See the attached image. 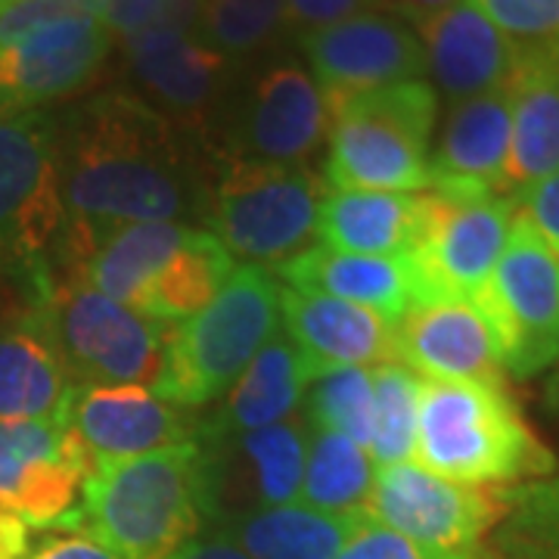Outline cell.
<instances>
[{"mask_svg":"<svg viewBox=\"0 0 559 559\" xmlns=\"http://www.w3.org/2000/svg\"><path fill=\"white\" fill-rule=\"evenodd\" d=\"M60 183L75 267L119 227L183 215L193 193L175 128L128 94H103L72 119L60 138Z\"/></svg>","mask_w":559,"mask_h":559,"instance_id":"6da1fadb","label":"cell"},{"mask_svg":"<svg viewBox=\"0 0 559 559\" xmlns=\"http://www.w3.org/2000/svg\"><path fill=\"white\" fill-rule=\"evenodd\" d=\"M202 525V454L197 441L143 457L91 466L72 528L119 559H168Z\"/></svg>","mask_w":559,"mask_h":559,"instance_id":"7a4b0ae2","label":"cell"},{"mask_svg":"<svg viewBox=\"0 0 559 559\" xmlns=\"http://www.w3.org/2000/svg\"><path fill=\"white\" fill-rule=\"evenodd\" d=\"M414 460L476 488L550 476L557 466L503 385L481 382L423 380Z\"/></svg>","mask_w":559,"mask_h":559,"instance_id":"3957f363","label":"cell"},{"mask_svg":"<svg viewBox=\"0 0 559 559\" xmlns=\"http://www.w3.org/2000/svg\"><path fill=\"white\" fill-rule=\"evenodd\" d=\"M234 267V255L215 234L146 221L106 234L72 271L140 318L175 326L215 299Z\"/></svg>","mask_w":559,"mask_h":559,"instance_id":"277c9868","label":"cell"},{"mask_svg":"<svg viewBox=\"0 0 559 559\" xmlns=\"http://www.w3.org/2000/svg\"><path fill=\"white\" fill-rule=\"evenodd\" d=\"M32 308L72 385L156 389L171 330L168 323L140 318L138 311L103 296L79 271L53 277L44 264L32 274Z\"/></svg>","mask_w":559,"mask_h":559,"instance_id":"5b68a950","label":"cell"},{"mask_svg":"<svg viewBox=\"0 0 559 559\" xmlns=\"http://www.w3.org/2000/svg\"><path fill=\"white\" fill-rule=\"evenodd\" d=\"M436 112L439 97L426 81H401L330 103V187L370 193L429 190Z\"/></svg>","mask_w":559,"mask_h":559,"instance_id":"8992f818","label":"cell"},{"mask_svg":"<svg viewBox=\"0 0 559 559\" xmlns=\"http://www.w3.org/2000/svg\"><path fill=\"white\" fill-rule=\"evenodd\" d=\"M280 283L267 267L237 264L218 296L168 330L156 392L178 407L224 395L249 360L277 336Z\"/></svg>","mask_w":559,"mask_h":559,"instance_id":"52a82bcc","label":"cell"},{"mask_svg":"<svg viewBox=\"0 0 559 559\" xmlns=\"http://www.w3.org/2000/svg\"><path fill=\"white\" fill-rule=\"evenodd\" d=\"M323 197L318 175L301 165L237 159L215 187L209 224L230 255L280 267L318 237Z\"/></svg>","mask_w":559,"mask_h":559,"instance_id":"ba28073f","label":"cell"},{"mask_svg":"<svg viewBox=\"0 0 559 559\" xmlns=\"http://www.w3.org/2000/svg\"><path fill=\"white\" fill-rule=\"evenodd\" d=\"M503 373L532 380L559 358V259L513 215L507 246L479 293Z\"/></svg>","mask_w":559,"mask_h":559,"instance_id":"9c48e42d","label":"cell"},{"mask_svg":"<svg viewBox=\"0 0 559 559\" xmlns=\"http://www.w3.org/2000/svg\"><path fill=\"white\" fill-rule=\"evenodd\" d=\"M62 230L60 131L35 109L0 116V271L35 274Z\"/></svg>","mask_w":559,"mask_h":559,"instance_id":"30bf717a","label":"cell"},{"mask_svg":"<svg viewBox=\"0 0 559 559\" xmlns=\"http://www.w3.org/2000/svg\"><path fill=\"white\" fill-rule=\"evenodd\" d=\"M516 202L500 193H426V221L407 255L417 301H476L507 246Z\"/></svg>","mask_w":559,"mask_h":559,"instance_id":"8fae6325","label":"cell"},{"mask_svg":"<svg viewBox=\"0 0 559 559\" xmlns=\"http://www.w3.org/2000/svg\"><path fill=\"white\" fill-rule=\"evenodd\" d=\"M364 513L426 547L473 554L503 520L507 495L460 485L429 473L417 460H407L377 469Z\"/></svg>","mask_w":559,"mask_h":559,"instance_id":"7c38bea8","label":"cell"},{"mask_svg":"<svg viewBox=\"0 0 559 559\" xmlns=\"http://www.w3.org/2000/svg\"><path fill=\"white\" fill-rule=\"evenodd\" d=\"M308 426L289 417L237 436H215L218 448L202 451V520L218 525L255 510L299 503Z\"/></svg>","mask_w":559,"mask_h":559,"instance_id":"4fadbf2b","label":"cell"},{"mask_svg":"<svg viewBox=\"0 0 559 559\" xmlns=\"http://www.w3.org/2000/svg\"><path fill=\"white\" fill-rule=\"evenodd\" d=\"M91 460L62 423H0V510L32 528H72Z\"/></svg>","mask_w":559,"mask_h":559,"instance_id":"5bb4252c","label":"cell"},{"mask_svg":"<svg viewBox=\"0 0 559 559\" xmlns=\"http://www.w3.org/2000/svg\"><path fill=\"white\" fill-rule=\"evenodd\" d=\"M60 423L91 466L193 441V423L183 417V407L146 385H75Z\"/></svg>","mask_w":559,"mask_h":559,"instance_id":"9a60e30c","label":"cell"},{"mask_svg":"<svg viewBox=\"0 0 559 559\" xmlns=\"http://www.w3.org/2000/svg\"><path fill=\"white\" fill-rule=\"evenodd\" d=\"M326 103L426 75L417 32L392 13H360L301 38Z\"/></svg>","mask_w":559,"mask_h":559,"instance_id":"2e32d148","label":"cell"},{"mask_svg":"<svg viewBox=\"0 0 559 559\" xmlns=\"http://www.w3.org/2000/svg\"><path fill=\"white\" fill-rule=\"evenodd\" d=\"M112 50L100 16H69L0 47V109H28L81 91Z\"/></svg>","mask_w":559,"mask_h":559,"instance_id":"e0dca14e","label":"cell"},{"mask_svg":"<svg viewBox=\"0 0 559 559\" xmlns=\"http://www.w3.org/2000/svg\"><path fill=\"white\" fill-rule=\"evenodd\" d=\"M395 360L419 380L503 385L498 342L476 301H414L395 323Z\"/></svg>","mask_w":559,"mask_h":559,"instance_id":"ac0fdd59","label":"cell"},{"mask_svg":"<svg viewBox=\"0 0 559 559\" xmlns=\"http://www.w3.org/2000/svg\"><path fill=\"white\" fill-rule=\"evenodd\" d=\"M280 311L308 382L342 367H380L395 360V323L377 311L293 286H280Z\"/></svg>","mask_w":559,"mask_h":559,"instance_id":"d6986e66","label":"cell"},{"mask_svg":"<svg viewBox=\"0 0 559 559\" xmlns=\"http://www.w3.org/2000/svg\"><path fill=\"white\" fill-rule=\"evenodd\" d=\"M513 138L510 84L451 106L432 156V187L439 193H500L507 197V156Z\"/></svg>","mask_w":559,"mask_h":559,"instance_id":"ffe728a7","label":"cell"},{"mask_svg":"<svg viewBox=\"0 0 559 559\" xmlns=\"http://www.w3.org/2000/svg\"><path fill=\"white\" fill-rule=\"evenodd\" d=\"M426 69L451 103L469 100L510 84L516 47L500 35L473 0H460L429 20L417 22Z\"/></svg>","mask_w":559,"mask_h":559,"instance_id":"44dd1931","label":"cell"},{"mask_svg":"<svg viewBox=\"0 0 559 559\" xmlns=\"http://www.w3.org/2000/svg\"><path fill=\"white\" fill-rule=\"evenodd\" d=\"M330 103L311 72L277 62L252 87L246 106V143L259 162L301 165L330 134Z\"/></svg>","mask_w":559,"mask_h":559,"instance_id":"7402d4cb","label":"cell"},{"mask_svg":"<svg viewBox=\"0 0 559 559\" xmlns=\"http://www.w3.org/2000/svg\"><path fill=\"white\" fill-rule=\"evenodd\" d=\"M124 57L134 79L165 109L180 116L205 112L230 75V57L212 50L190 28H150L131 35L124 38Z\"/></svg>","mask_w":559,"mask_h":559,"instance_id":"603a6c76","label":"cell"},{"mask_svg":"<svg viewBox=\"0 0 559 559\" xmlns=\"http://www.w3.org/2000/svg\"><path fill=\"white\" fill-rule=\"evenodd\" d=\"M280 277L293 289L358 305L392 323H399L401 314L417 301V280L407 255L385 259L314 246L280 264Z\"/></svg>","mask_w":559,"mask_h":559,"instance_id":"cb8c5ba5","label":"cell"},{"mask_svg":"<svg viewBox=\"0 0 559 559\" xmlns=\"http://www.w3.org/2000/svg\"><path fill=\"white\" fill-rule=\"evenodd\" d=\"M72 389L35 308L0 323V423H60Z\"/></svg>","mask_w":559,"mask_h":559,"instance_id":"d4e9b609","label":"cell"},{"mask_svg":"<svg viewBox=\"0 0 559 559\" xmlns=\"http://www.w3.org/2000/svg\"><path fill=\"white\" fill-rule=\"evenodd\" d=\"M426 221V193L333 190L320 202V246L404 259L414 252Z\"/></svg>","mask_w":559,"mask_h":559,"instance_id":"484cf974","label":"cell"},{"mask_svg":"<svg viewBox=\"0 0 559 559\" xmlns=\"http://www.w3.org/2000/svg\"><path fill=\"white\" fill-rule=\"evenodd\" d=\"M513 138L507 190H525L559 171V47L520 53L513 79Z\"/></svg>","mask_w":559,"mask_h":559,"instance_id":"4316f807","label":"cell"},{"mask_svg":"<svg viewBox=\"0 0 559 559\" xmlns=\"http://www.w3.org/2000/svg\"><path fill=\"white\" fill-rule=\"evenodd\" d=\"M364 513H320L305 503L255 510L218 525V538L230 540L249 559H336L355 535Z\"/></svg>","mask_w":559,"mask_h":559,"instance_id":"83f0119b","label":"cell"},{"mask_svg":"<svg viewBox=\"0 0 559 559\" xmlns=\"http://www.w3.org/2000/svg\"><path fill=\"white\" fill-rule=\"evenodd\" d=\"M305 385H308V377H305L296 345L274 336L230 385L209 432L237 436V432H255V429H267L283 419L296 417Z\"/></svg>","mask_w":559,"mask_h":559,"instance_id":"f1b7e54d","label":"cell"},{"mask_svg":"<svg viewBox=\"0 0 559 559\" xmlns=\"http://www.w3.org/2000/svg\"><path fill=\"white\" fill-rule=\"evenodd\" d=\"M377 466L358 441L340 432H308L299 503L320 513H364Z\"/></svg>","mask_w":559,"mask_h":559,"instance_id":"f546056e","label":"cell"},{"mask_svg":"<svg viewBox=\"0 0 559 559\" xmlns=\"http://www.w3.org/2000/svg\"><path fill=\"white\" fill-rule=\"evenodd\" d=\"M373 377V436L367 454L373 466H395L414 460L419 417V380L399 360L370 367Z\"/></svg>","mask_w":559,"mask_h":559,"instance_id":"4dcf8cb0","label":"cell"},{"mask_svg":"<svg viewBox=\"0 0 559 559\" xmlns=\"http://www.w3.org/2000/svg\"><path fill=\"white\" fill-rule=\"evenodd\" d=\"M308 419L314 429L340 432L345 439L358 441L360 448H370L373 436V377L370 367H342L320 373L308 382Z\"/></svg>","mask_w":559,"mask_h":559,"instance_id":"1f68e13d","label":"cell"},{"mask_svg":"<svg viewBox=\"0 0 559 559\" xmlns=\"http://www.w3.org/2000/svg\"><path fill=\"white\" fill-rule=\"evenodd\" d=\"M286 28L283 0H200L197 38L224 57H246Z\"/></svg>","mask_w":559,"mask_h":559,"instance_id":"d6a6232c","label":"cell"},{"mask_svg":"<svg viewBox=\"0 0 559 559\" xmlns=\"http://www.w3.org/2000/svg\"><path fill=\"white\" fill-rule=\"evenodd\" d=\"M500 544L510 559H559V476L507 495Z\"/></svg>","mask_w":559,"mask_h":559,"instance_id":"836d02e7","label":"cell"},{"mask_svg":"<svg viewBox=\"0 0 559 559\" xmlns=\"http://www.w3.org/2000/svg\"><path fill=\"white\" fill-rule=\"evenodd\" d=\"M516 53L559 47V0H473Z\"/></svg>","mask_w":559,"mask_h":559,"instance_id":"e575fe53","label":"cell"},{"mask_svg":"<svg viewBox=\"0 0 559 559\" xmlns=\"http://www.w3.org/2000/svg\"><path fill=\"white\" fill-rule=\"evenodd\" d=\"M200 0H103V22L112 38H131L150 28H197Z\"/></svg>","mask_w":559,"mask_h":559,"instance_id":"d590c367","label":"cell"},{"mask_svg":"<svg viewBox=\"0 0 559 559\" xmlns=\"http://www.w3.org/2000/svg\"><path fill=\"white\" fill-rule=\"evenodd\" d=\"M336 559H479L473 554H454V550H436L417 540L404 538L399 532L373 522L367 513L355 528V535L345 540Z\"/></svg>","mask_w":559,"mask_h":559,"instance_id":"8d00e7d4","label":"cell"},{"mask_svg":"<svg viewBox=\"0 0 559 559\" xmlns=\"http://www.w3.org/2000/svg\"><path fill=\"white\" fill-rule=\"evenodd\" d=\"M69 16H100L103 0H16L0 7V47Z\"/></svg>","mask_w":559,"mask_h":559,"instance_id":"74e56055","label":"cell"},{"mask_svg":"<svg viewBox=\"0 0 559 559\" xmlns=\"http://www.w3.org/2000/svg\"><path fill=\"white\" fill-rule=\"evenodd\" d=\"M516 197H520L516 215L535 230V237L559 259V171L540 178L532 187H525Z\"/></svg>","mask_w":559,"mask_h":559,"instance_id":"f35d334b","label":"cell"},{"mask_svg":"<svg viewBox=\"0 0 559 559\" xmlns=\"http://www.w3.org/2000/svg\"><path fill=\"white\" fill-rule=\"evenodd\" d=\"M283 7H286V28L296 32L299 38L360 13L382 10L380 0H283Z\"/></svg>","mask_w":559,"mask_h":559,"instance_id":"ab89813d","label":"cell"},{"mask_svg":"<svg viewBox=\"0 0 559 559\" xmlns=\"http://www.w3.org/2000/svg\"><path fill=\"white\" fill-rule=\"evenodd\" d=\"M47 532L50 535H40L25 559H119L81 528H47Z\"/></svg>","mask_w":559,"mask_h":559,"instance_id":"60d3db41","label":"cell"},{"mask_svg":"<svg viewBox=\"0 0 559 559\" xmlns=\"http://www.w3.org/2000/svg\"><path fill=\"white\" fill-rule=\"evenodd\" d=\"M168 559H249L242 550H237L230 540L218 538V535H212V538H193L190 544H183L175 557Z\"/></svg>","mask_w":559,"mask_h":559,"instance_id":"b9f144b4","label":"cell"},{"mask_svg":"<svg viewBox=\"0 0 559 559\" xmlns=\"http://www.w3.org/2000/svg\"><path fill=\"white\" fill-rule=\"evenodd\" d=\"M460 0H380L382 10H389L392 16L399 20H411V22H423L429 16H436L441 10L454 7Z\"/></svg>","mask_w":559,"mask_h":559,"instance_id":"7bdbcfd3","label":"cell"},{"mask_svg":"<svg viewBox=\"0 0 559 559\" xmlns=\"http://www.w3.org/2000/svg\"><path fill=\"white\" fill-rule=\"evenodd\" d=\"M547 404H550V411H557L559 414V358L557 367H554V373H550V380H547Z\"/></svg>","mask_w":559,"mask_h":559,"instance_id":"ee69618b","label":"cell"},{"mask_svg":"<svg viewBox=\"0 0 559 559\" xmlns=\"http://www.w3.org/2000/svg\"><path fill=\"white\" fill-rule=\"evenodd\" d=\"M7 3H16V0H0V7H7Z\"/></svg>","mask_w":559,"mask_h":559,"instance_id":"f6af8a7d","label":"cell"},{"mask_svg":"<svg viewBox=\"0 0 559 559\" xmlns=\"http://www.w3.org/2000/svg\"><path fill=\"white\" fill-rule=\"evenodd\" d=\"M0 116H3V109H0Z\"/></svg>","mask_w":559,"mask_h":559,"instance_id":"bcb514c9","label":"cell"}]
</instances>
